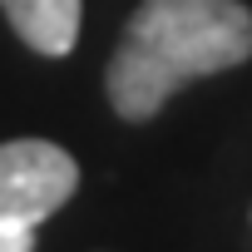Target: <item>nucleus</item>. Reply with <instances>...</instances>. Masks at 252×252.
<instances>
[{"instance_id": "1", "label": "nucleus", "mask_w": 252, "mask_h": 252, "mask_svg": "<svg viewBox=\"0 0 252 252\" xmlns=\"http://www.w3.org/2000/svg\"><path fill=\"white\" fill-rule=\"evenodd\" d=\"M252 60V10L242 0H144L119 35L104 89L119 119H154L183 84Z\"/></svg>"}, {"instance_id": "2", "label": "nucleus", "mask_w": 252, "mask_h": 252, "mask_svg": "<svg viewBox=\"0 0 252 252\" xmlns=\"http://www.w3.org/2000/svg\"><path fill=\"white\" fill-rule=\"evenodd\" d=\"M79 188V163L50 139L0 144V222L40 227Z\"/></svg>"}, {"instance_id": "3", "label": "nucleus", "mask_w": 252, "mask_h": 252, "mask_svg": "<svg viewBox=\"0 0 252 252\" xmlns=\"http://www.w3.org/2000/svg\"><path fill=\"white\" fill-rule=\"evenodd\" d=\"M10 30L50 60H64L79 40V0H0Z\"/></svg>"}, {"instance_id": "4", "label": "nucleus", "mask_w": 252, "mask_h": 252, "mask_svg": "<svg viewBox=\"0 0 252 252\" xmlns=\"http://www.w3.org/2000/svg\"><path fill=\"white\" fill-rule=\"evenodd\" d=\"M0 252H35V227H25V222H0Z\"/></svg>"}]
</instances>
